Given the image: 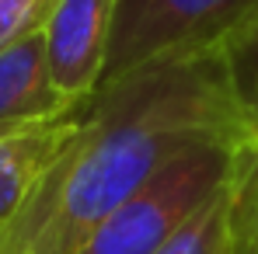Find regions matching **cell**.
<instances>
[{
	"mask_svg": "<svg viewBox=\"0 0 258 254\" xmlns=\"http://www.w3.org/2000/svg\"><path fill=\"white\" fill-rule=\"evenodd\" d=\"M115 0H59L45 25V56L56 87L91 101L105 80L108 45H112Z\"/></svg>",
	"mask_w": 258,
	"mask_h": 254,
	"instance_id": "4",
	"label": "cell"
},
{
	"mask_svg": "<svg viewBox=\"0 0 258 254\" xmlns=\"http://www.w3.org/2000/svg\"><path fill=\"white\" fill-rule=\"evenodd\" d=\"M87 101L67 98L49 70L45 32L0 52V143L56 126L77 115Z\"/></svg>",
	"mask_w": 258,
	"mask_h": 254,
	"instance_id": "5",
	"label": "cell"
},
{
	"mask_svg": "<svg viewBox=\"0 0 258 254\" xmlns=\"http://www.w3.org/2000/svg\"><path fill=\"white\" fill-rule=\"evenodd\" d=\"M230 233L234 244L258 251V136L237 150L230 178Z\"/></svg>",
	"mask_w": 258,
	"mask_h": 254,
	"instance_id": "8",
	"label": "cell"
},
{
	"mask_svg": "<svg viewBox=\"0 0 258 254\" xmlns=\"http://www.w3.org/2000/svg\"><path fill=\"white\" fill-rule=\"evenodd\" d=\"M234 254H258L255 247H241V244H234Z\"/></svg>",
	"mask_w": 258,
	"mask_h": 254,
	"instance_id": "11",
	"label": "cell"
},
{
	"mask_svg": "<svg viewBox=\"0 0 258 254\" xmlns=\"http://www.w3.org/2000/svg\"><path fill=\"white\" fill-rule=\"evenodd\" d=\"M220 52H223L230 84L237 91L241 105L251 112V119L258 122V21H251L248 28H241Z\"/></svg>",
	"mask_w": 258,
	"mask_h": 254,
	"instance_id": "9",
	"label": "cell"
},
{
	"mask_svg": "<svg viewBox=\"0 0 258 254\" xmlns=\"http://www.w3.org/2000/svg\"><path fill=\"white\" fill-rule=\"evenodd\" d=\"M84 108L77 115L56 122V126L35 129V132H25V136H14V139L0 143V233L18 216V209L25 206V199L39 185L45 167L70 143V136L77 132L81 119H84Z\"/></svg>",
	"mask_w": 258,
	"mask_h": 254,
	"instance_id": "6",
	"label": "cell"
},
{
	"mask_svg": "<svg viewBox=\"0 0 258 254\" xmlns=\"http://www.w3.org/2000/svg\"><path fill=\"white\" fill-rule=\"evenodd\" d=\"M258 122L223 52L150 63L101 84L59 157L0 233V254H81L164 164L199 143H251Z\"/></svg>",
	"mask_w": 258,
	"mask_h": 254,
	"instance_id": "1",
	"label": "cell"
},
{
	"mask_svg": "<svg viewBox=\"0 0 258 254\" xmlns=\"http://www.w3.org/2000/svg\"><path fill=\"white\" fill-rule=\"evenodd\" d=\"M59 0H0V52L45 32Z\"/></svg>",
	"mask_w": 258,
	"mask_h": 254,
	"instance_id": "10",
	"label": "cell"
},
{
	"mask_svg": "<svg viewBox=\"0 0 258 254\" xmlns=\"http://www.w3.org/2000/svg\"><path fill=\"white\" fill-rule=\"evenodd\" d=\"M251 21H258V0H115L101 84L150 63L220 52Z\"/></svg>",
	"mask_w": 258,
	"mask_h": 254,
	"instance_id": "3",
	"label": "cell"
},
{
	"mask_svg": "<svg viewBox=\"0 0 258 254\" xmlns=\"http://www.w3.org/2000/svg\"><path fill=\"white\" fill-rule=\"evenodd\" d=\"M241 146L199 143L178 153L91 233L81 254H161L192 216L230 185Z\"/></svg>",
	"mask_w": 258,
	"mask_h": 254,
	"instance_id": "2",
	"label": "cell"
},
{
	"mask_svg": "<svg viewBox=\"0 0 258 254\" xmlns=\"http://www.w3.org/2000/svg\"><path fill=\"white\" fill-rule=\"evenodd\" d=\"M161 254H234V233H230V185L220 188L213 199L192 216V223H188Z\"/></svg>",
	"mask_w": 258,
	"mask_h": 254,
	"instance_id": "7",
	"label": "cell"
}]
</instances>
